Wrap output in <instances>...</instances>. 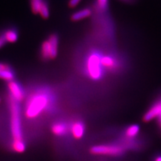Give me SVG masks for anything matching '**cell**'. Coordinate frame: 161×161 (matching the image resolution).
Segmentation results:
<instances>
[{"label": "cell", "mask_w": 161, "mask_h": 161, "mask_svg": "<svg viewBox=\"0 0 161 161\" xmlns=\"http://www.w3.org/2000/svg\"><path fill=\"white\" fill-rule=\"evenodd\" d=\"M109 4V0H97V8L101 11H105L107 9Z\"/></svg>", "instance_id": "e0dca14e"}, {"label": "cell", "mask_w": 161, "mask_h": 161, "mask_svg": "<svg viewBox=\"0 0 161 161\" xmlns=\"http://www.w3.org/2000/svg\"><path fill=\"white\" fill-rule=\"evenodd\" d=\"M9 97L21 103L25 97V92L23 87L16 80H12L8 84Z\"/></svg>", "instance_id": "8992f818"}, {"label": "cell", "mask_w": 161, "mask_h": 161, "mask_svg": "<svg viewBox=\"0 0 161 161\" xmlns=\"http://www.w3.org/2000/svg\"><path fill=\"white\" fill-rule=\"evenodd\" d=\"M7 42L6 38H5L3 34H0V49H1L5 44H6Z\"/></svg>", "instance_id": "d6986e66"}, {"label": "cell", "mask_w": 161, "mask_h": 161, "mask_svg": "<svg viewBox=\"0 0 161 161\" xmlns=\"http://www.w3.org/2000/svg\"><path fill=\"white\" fill-rule=\"evenodd\" d=\"M101 63H102V66L110 69H112L115 67V61L114 60L109 56H105L101 58Z\"/></svg>", "instance_id": "5bb4252c"}, {"label": "cell", "mask_w": 161, "mask_h": 161, "mask_svg": "<svg viewBox=\"0 0 161 161\" xmlns=\"http://www.w3.org/2000/svg\"><path fill=\"white\" fill-rule=\"evenodd\" d=\"M80 2H81V0H69V6L70 8H75Z\"/></svg>", "instance_id": "ac0fdd59"}, {"label": "cell", "mask_w": 161, "mask_h": 161, "mask_svg": "<svg viewBox=\"0 0 161 161\" xmlns=\"http://www.w3.org/2000/svg\"><path fill=\"white\" fill-rule=\"evenodd\" d=\"M140 132V126L137 124H132L124 130L122 136L128 138H134Z\"/></svg>", "instance_id": "30bf717a"}, {"label": "cell", "mask_w": 161, "mask_h": 161, "mask_svg": "<svg viewBox=\"0 0 161 161\" xmlns=\"http://www.w3.org/2000/svg\"><path fill=\"white\" fill-rule=\"evenodd\" d=\"M92 13V10L89 8H83L75 12L71 16V19L74 22L80 21V20L89 18Z\"/></svg>", "instance_id": "8fae6325"}, {"label": "cell", "mask_w": 161, "mask_h": 161, "mask_svg": "<svg viewBox=\"0 0 161 161\" xmlns=\"http://www.w3.org/2000/svg\"><path fill=\"white\" fill-rule=\"evenodd\" d=\"M58 37L57 34H51L43 42L40 48V55L44 60L54 59L58 54Z\"/></svg>", "instance_id": "277c9868"}, {"label": "cell", "mask_w": 161, "mask_h": 161, "mask_svg": "<svg viewBox=\"0 0 161 161\" xmlns=\"http://www.w3.org/2000/svg\"><path fill=\"white\" fill-rule=\"evenodd\" d=\"M89 150L90 153L94 155L109 156V157H120L124 155L126 151L124 147L118 142L95 145Z\"/></svg>", "instance_id": "3957f363"}, {"label": "cell", "mask_w": 161, "mask_h": 161, "mask_svg": "<svg viewBox=\"0 0 161 161\" xmlns=\"http://www.w3.org/2000/svg\"><path fill=\"white\" fill-rule=\"evenodd\" d=\"M0 102H1V98H0Z\"/></svg>", "instance_id": "603a6c76"}, {"label": "cell", "mask_w": 161, "mask_h": 161, "mask_svg": "<svg viewBox=\"0 0 161 161\" xmlns=\"http://www.w3.org/2000/svg\"><path fill=\"white\" fill-rule=\"evenodd\" d=\"M85 131H86L85 124L81 120H75L70 124V133L75 139H81L85 134Z\"/></svg>", "instance_id": "ba28073f"}, {"label": "cell", "mask_w": 161, "mask_h": 161, "mask_svg": "<svg viewBox=\"0 0 161 161\" xmlns=\"http://www.w3.org/2000/svg\"><path fill=\"white\" fill-rule=\"evenodd\" d=\"M15 73L12 67L5 63L0 62V79L7 82L14 80Z\"/></svg>", "instance_id": "9c48e42d"}, {"label": "cell", "mask_w": 161, "mask_h": 161, "mask_svg": "<svg viewBox=\"0 0 161 161\" xmlns=\"http://www.w3.org/2000/svg\"><path fill=\"white\" fill-rule=\"evenodd\" d=\"M152 161H161V153L156 154L152 158Z\"/></svg>", "instance_id": "44dd1931"}, {"label": "cell", "mask_w": 161, "mask_h": 161, "mask_svg": "<svg viewBox=\"0 0 161 161\" xmlns=\"http://www.w3.org/2000/svg\"><path fill=\"white\" fill-rule=\"evenodd\" d=\"M9 108L11 119V133L13 138L12 142L22 141L23 140L22 124V109L20 103L9 97Z\"/></svg>", "instance_id": "7a4b0ae2"}, {"label": "cell", "mask_w": 161, "mask_h": 161, "mask_svg": "<svg viewBox=\"0 0 161 161\" xmlns=\"http://www.w3.org/2000/svg\"><path fill=\"white\" fill-rule=\"evenodd\" d=\"M43 2V0H31V8L32 12L35 14H38L39 9Z\"/></svg>", "instance_id": "2e32d148"}, {"label": "cell", "mask_w": 161, "mask_h": 161, "mask_svg": "<svg viewBox=\"0 0 161 161\" xmlns=\"http://www.w3.org/2000/svg\"><path fill=\"white\" fill-rule=\"evenodd\" d=\"M159 99H160V102H161V96L159 97ZM157 125H158V128L161 134V110H160V112L158 115V116L157 117Z\"/></svg>", "instance_id": "ffe728a7"}, {"label": "cell", "mask_w": 161, "mask_h": 161, "mask_svg": "<svg viewBox=\"0 0 161 161\" xmlns=\"http://www.w3.org/2000/svg\"><path fill=\"white\" fill-rule=\"evenodd\" d=\"M8 43H14L18 39V32L16 29L8 28L2 33Z\"/></svg>", "instance_id": "7c38bea8"}, {"label": "cell", "mask_w": 161, "mask_h": 161, "mask_svg": "<svg viewBox=\"0 0 161 161\" xmlns=\"http://www.w3.org/2000/svg\"><path fill=\"white\" fill-rule=\"evenodd\" d=\"M103 66L101 58L96 54H93L87 60V73L89 77L94 80H100L103 77Z\"/></svg>", "instance_id": "5b68a950"}, {"label": "cell", "mask_w": 161, "mask_h": 161, "mask_svg": "<svg viewBox=\"0 0 161 161\" xmlns=\"http://www.w3.org/2000/svg\"><path fill=\"white\" fill-rule=\"evenodd\" d=\"M12 147L15 152L18 153H22L26 150V146L24 140L15 141V142H12Z\"/></svg>", "instance_id": "4fadbf2b"}, {"label": "cell", "mask_w": 161, "mask_h": 161, "mask_svg": "<svg viewBox=\"0 0 161 161\" xmlns=\"http://www.w3.org/2000/svg\"><path fill=\"white\" fill-rule=\"evenodd\" d=\"M38 14L42 16V18L47 19L49 17L50 15V11H49V7L48 6V4L46 2H44L42 3L41 5V7H40Z\"/></svg>", "instance_id": "9a60e30c"}, {"label": "cell", "mask_w": 161, "mask_h": 161, "mask_svg": "<svg viewBox=\"0 0 161 161\" xmlns=\"http://www.w3.org/2000/svg\"><path fill=\"white\" fill-rule=\"evenodd\" d=\"M121 1L124 2H127V3H129V2H130L133 1V0H121Z\"/></svg>", "instance_id": "7402d4cb"}, {"label": "cell", "mask_w": 161, "mask_h": 161, "mask_svg": "<svg viewBox=\"0 0 161 161\" xmlns=\"http://www.w3.org/2000/svg\"><path fill=\"white\" fill-rule=\"evenodd\" d=\"M51 131L57 136L64 137L70 132V124L63 120L57 121L52 124Z\"/></svg>", "instance_id": "52a82bcc"}, {"label": "cell", "mask_w": 161, "mask_h": 161, "mask_svg": "<svg viewBox=\"0 0 161 161\" xmlns=\"http://www.w3.org/2000/svg\"><path fill=\"white\" fill-rule=\"evenodd\" d=\"M53 92L48 87H40L28 98L25 107V115L28 119H35L43 112L52 109L54 105Z\"/></svg>", "instance_id": "6da1fadb"}]
</instances>
